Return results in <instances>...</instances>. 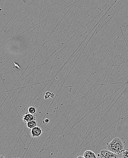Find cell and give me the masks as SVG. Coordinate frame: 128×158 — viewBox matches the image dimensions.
Wrapping results in <instances>:
<instances>
[{"label":"cell","mask_w":128,"mask_h":158,"mask_svg":"<svg viewBox=\"0 0 128 158\" xmlns=\"http://www.w3.org/2000/svg\"><path fill=\"white\" fill-rule=\"evenodd\" d=\"M0 158H6L5 156H3V155H1L0 156Z\"/></svg>","instance_id":"obj_11"},{"label":"cell","mask_w":128,"mask_h":158,"mask_svg":"<svg viewBox=\"0 0 128 158\" xmlns=\"http://www.w3.org/2000/svg\"><path fill=\"white\" fill-rule=\"evenodd\" d=\"M97 158H100V157H99V156H98Z\"/></svg>","instance_id":"obj_12"},{"label":"cell","mask_w":128,"mask_h":158,"mask_svg":"<svg viewBox=\"0 0 128 158\" xmlns=\"http://www.w3.org/2000/svg\"><path fill=\"white\" fill-rule=\"evenodd\" d=\"M35 119H36V118L35 116L31 113L26 114L23 116V120L25 123H28L30 121L35 120Z\"/></svg>","instance_id":"obj_4"},{"label":"cell","mask_w":128,"mask_h":158,"mask_svg":"<svg viewBox=\"0 0 128 158\" xmlns=\"http://www.w3.org/2000/svg\"></svg>","instance_id":"obj_14"},{"label":"cell","mask_w":128,"mask_h":158,"mask_svg":"<svg viewBox=\"0 0 128 158\" xmlns=\"http://www.w3.org/2000/svg\"><path fill=\"white\" fill-rule=\"evenodd\" d=\"M37 122L35 120H32L27 123V127L29 129H33L35 127L37 126Z\"/></svg>","instance_id":"obj_6"},{"label":"cell","mask_w":128,"mask_h":158,"mask_svg":"<svg viewBox=\"0 0 128 158\" xmlns=\"http://www.w3.org/2000/svg\"><path fill=\"white\" fill-rule=\"evenodd\" d=\"M28 111H29V113L34 115L37 112V109L35 107H30L28 109Z\"/></svg>","instance_id":"obj_7"},{"label":"cell","mask_w":128,"mask_h":158,"mask_svg":"<svg viewBox=\"0 0 128 158\" xmlns=\"http://www.w3.org/2000/svg\"><path fill=\"white\" fill-rule=\"evenodd\" d=\"M84 158V156H81V155H80V156H78V157H77V158Z\"/></svg>","instance_id":"obj_10"},{"label":"cell","mask_w":128,"mask_h":158,"mask_svg":"<svg viewBox=\"0 0 128 158\" xmlns=\"http://www.w3.org/2000/svg\"><path fill=\"white\" fill-rule=\"evenodd\" d=\"M101 158H118L117 154L108 150H102L97 155Z\"/></svg>","instance_id":"obj_2"},{"label":"cell","mask_w":128,"mask_h":158,"mask_svg":"<svg viewBox=\"0 0 128 158\" xmlns=\"http://www.w3.org/2000/svg\"><path fill=\"white\" fill-rule=\"evenodd\" d=\"M85 158H97L98 156L95 153L91 150H87L84 153Z\"/></svg>","instance_id":"obj_5"},{"label":"cell","mask_w":128,"mask_h":158,"mask_svg":"<svg viewBox=\"0 0 128 158\" xmlns=\"http://www.w3.org/2000/svg\"><path fill=\"white\" fill-rule=\"evenodd\" d=\"M107 148L116 154H120L124 150L123 143L119 137H115L111 142L107 143Z\"/></svg>","instance_id":"obj_1"},{"label":"cell","mask_w":128,"mask_h":158,"mask_svg":"<svg viewBox=\"0 0 128 158\" xmlns=\"http://www.w3.org/2000/svg\"><path fill=\"white\" fill-rule=\"evenodd\" d=\"M42 133L41 128L39 127L36 126L32 129L31 135L33 137H38L41 135Z\"/></svg>","instance_id":"obj_3"},{"label":"cell","mask_w":128,"mask_h":158,"mask_svg":"<svg viewBox=\"0 0 128 158\" xmlns=\"http://www.w3.org/2000/svg\"><path fill=\"white\" fill-rule=\"evenodd\" d=\"M50 122V120L49 119H46L44 120V122H43V123H44V124H48Z\"/></svg>","instance_id":"obj_9"},{"label":"cell","mask_w":128,"mask_h":158,"mask_svg":"<svg viewBox=\"0 0 128 158\" xmlns=\"http://www.w3.org/2000/svg\"><path fill=\"white\" fill-rule=\"evenodd\" d=\"M123 158H128V149H124L122 152Z\"/></svg>","instance_id":"obj_8"},{"label":"cell","mask_w":128,"mask_h":158,"mask_svg":"<svg viewBox=\"0 0 128 158\" xmlns=\"http://www.w3.org/2000/svg\"></svg>","instance_id":"obj_13"}]
</instances>
